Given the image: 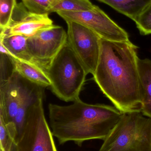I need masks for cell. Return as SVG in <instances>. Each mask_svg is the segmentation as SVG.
I'll return each instance as SVG.
<instances>
[{"label":"cell","instance_id":"cell-8","mask_svg":"<svg viewBox=\"0 0 151 151\" xmlns=\"http://www.w3.org/2000/svg\"><path fill=\"white\" fill-rule=\"evenodd\" d=\"M57 13L66 22L73 21L81 24L103 39L113 41L129 40L128 33L96 5L86 11L59 12Z\"/></svg>","mask_w":151,"mask_h":151},{"label":"cell","instance_id":"cell-7","mask_svg":"<svg viewBox=\"0 0 151 151\" xmlns=\"http://www.w3.org/2000/svg\"><path fill=\"white\" fill-rule=\"evenodd\" d=\"M67 41V33L62 27L55 25L28 37L27 50L32 62L46 72Z\"/></svg>","mask_w":151,"mask_h":151},{"label":"cell","instance_id":"cell-16","mask_svg":"<svg viewBox=\"0 0 151 151\" xmlns=\"http://www.w3.org/2000/svg\"><path fill=\"white\" fill-rule=\"evenodd\" d=\"M94 6L90 0H60L51 8L50 13L59 12L86 11L91 9Z\"/></svg>","mask_w":151,"mask_h":151},{"label":"cell","instance_id":"cell-6","mask_svg":"<svg viewBox=\"0 0 151 151\" xmlns=\"http://www.w3.org/2000/svg\"><path fill=\"white\" fill-rule=\"evenodd\" d=\"M67 41L88 74L95 73L100 56L101 38L88 27L66 21Z\"/></svg>","mask_w":151,"mask_h":151},{"label":"cell","instance_id":"cell-9","mask_svg":"<svg viewBox=\"0 0 151 151\" xmlns=\"http://www.w3.org/2000/svg\"><path fill=\"white\" fill-rule=\"evenodd\" d=\"M54 25L49 14H35L27 10L22 3L17 4L10 24L1 33L6 35L33 36L40 31Z\"/></svg>","mask_w":151,"mask_h":151},{"label":"cell","instance_id":"cell-4","mask_svg":"<svg viewBox=\"0 0 151 151\" xmlns=\"http://www.w3.org/2000/svg\"><path fill=\"white\" fill-rule=\"evenodd\" d=\"M98 151H151V119L142 112L123 114Z\"/></svg>","mask_w":151,"mask_h":151},{"label":"cell","instance_id":"cell-19","mask_svg":"<svg viewBox=\"0 0 151 151\" xmlns=\"http://www.w3.org/2000/svg\"><path fill=\"white\" fill-rule=\"evenodd\" d=\"M134 21L141 34L145 35L151 34V1Z\"/></svg>","mask_w":151,"mask_h":151},{"label":"cell","instance_id":"cell-14","mask_svg":"<svg viewBox=\"0 0 151 151\" xmlns=\"http://www.w3.org/2000/svg\"><path fill=\"white\" fill-rule=\"evenodd\" d=\"M27 38L22 35H6L1 33L0 44L12 55L21 60L33 63L27 50Z\"/></svg>","mask_w":151,"mask_h":151},{"label":"cell","instance_id":"cell-15","mask_svg":"<svg viewBox=\"0 0 151 151\" xmlns=\"http://www.w3.org/2000/svg\"><path fill=\"white\" fill-rule=\"evenodd\" d=\"M110 5L116 10L135 20L151 0H98Z\"/></svg>","mask_w":151,"mask_h":151},{"label":"cell","instance_id":"cell-5","mask_svg":"<svg viewBox=\"0 0 151 151\" xmlns=\"http://www.w3.org/2000/svg\"><path fill=\"white\" fill-rule=\"evenodd\" d=\"M43 94L28 109L23 128L9 151H57L44 115Z\"/></svg>","mask_w":151,"mask_h":151},{"label":"cell","instance_id":"cell-3","mask_svg":"<svg viewBox=\"0 0 151 151\" xmlns=\"http://www.w3.org/2000/svg\"><path fill=\"white\" fill-rule=\"evenodd\" d=\"M46 73L54 94L65 102L79 98L88 73L68 41L51 62Z\"/></svg>","mask_w":151,"mask_h":151},{"label":"cell","instance_id":"cell-1","mask_svg":"<svg viewBox=\"0 0 151 151\" xmlns=\"http://www.w3.org/2000/svg\"><path fill=\"white\" fill-rule=\"evenodd\" d=\"M138 49L130 40L113 41L101 38L94 80L122 114L142 112Z\"/></svg>","mask_w":151,"mask_h":151},{"label":"cell","instance_id":"cell-17","mask_svg":"<svg viewBox=\"0 0 151 151\" xmlns=\"http://www.w3.org/2000/svg\"><path fill=\"white\" fill-rule=\"evenodd\" d=\"M27 10L35 14H49L51 8L60 0H21Z\"/></svg>","mask_w":151,"mask_h":151},{"label":"cell","instance_id":"cell-18","mask_svg":"<svg viewBox=\"0 0 151 151\" xmlns=\"http://www.w3.org/2000/svg\"><path fill=\"white\" fill-rule=\"evenodd\" d=\"M17 5V0H0V28L4 31L9 27Z\"/></svg>","mask_w":151,"mask_h":151},{"label":"cell","instance_id":"cell-11","mask_svg":"<svg viewBox=\"0 0 151 151\" xmlns=\"http://www.w3.org/2000/svg\"><path fill=\"white\" fill-rule=\"evenodd\" d=\"M7 55L10 59L14 70L25 80L40 87H50L51 82L47 73L38 65L9 54Z\"/></svg>","mask_w":151,"mask_h":151},{"label":"cell","instance_id":"cell-10","mask_svg":"<svg viewBox=\"0 0 151 151\" xmlns=\"http://www.w3.org/2000/svg\"><path fill=\"white\" fill-rule=\"evenodd\" d=\"M25 79L14 70L7 80L0 83V119L5 124L14 122L21 99Z\"/></svg>","mask_w":151,"mask_h":151},{"label":"cell","instance_id":"cell-12","mask_svg":"<svg viewBox=\"0 0 151 151\" xmlns=\"http://www.w3.org/2000/svg\"><path fill=\"white\" fill-rule=\"evenodd\" d=\"M142 98V113L151 119V60L148 58L138 60Z\"/></svg>","mask_w":151,"mask_h":151},{"label":"cell","instance_id":"cell-20","mask_svg":"<svg viewBox=\"0 0 151 151\" xmlns=\"http://www.w3.org/2000/svg\"><path fill=\"white\" fill-rule=\"evenodd\" d=\"M0 141L1 151H9L14 139L9 133L5 123L0 119Z\"/></svg>","mask_w":151,"mask_h":151},{"label":"cell","instance_id":"cell-2","mask_svg":"<svg viewBox=\"0 0 151 151\" xmlns=\"http://www.w3.org/2000/svg\"><path fill=\"white\" fill-rule=\"evenodd\" d=\"M48 110L51 132L59 143L73 142L79 146L88 140H104L123 114L115 107L79 98L70 105L49 104Z\"/></svg>","mask_w":151,"mask_h":151},{"label":"cell","instance_id":"cell-13","mask_svg":"<svg viewBox=\"0 0 151 151\" xmlns=\"http://www.w3.org/2000/svg\"><path fill=\"white\" fill-rule=\"evenodd\" d=\"M40 87H41L37 86L32 88L24 84L17 112L14 121L18 135L23 128L28 109L43 93Z\"/></svg>","mask_w":151,"mask_h":151}]
</instances>
